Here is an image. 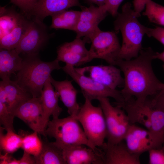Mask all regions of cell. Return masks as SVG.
<instances>
[{
  "mask_svg": "<svg viewBox=\"0 0 164 164\" xmlns=\"http://www.w3.org/2000/svg\"><path fill=\"white\" fill-rule=\"evenodd\" d=\"M145 34L149 37H153L164 46V28L159 26L152 28L146 27Z\"/></svg>",
  "mask_w": 164,
  "mask_h": 164,
  "instance_id": "d6a6232c",
  "label": "cell"
},
{
  "mask_svg": "<svg viewBox=\"0 0 164 164\" xmlns=\"http://www.w3.org/2000/svg\"><path fill=\"white\" fill-rule=\"evenodd\" d=\"M124 140L128 151L131 153L140 155L154 149L153 140L149 131L131 124Z\"/></svg>",
  "mask_w": 164,
  "mask_h": 164,
  "instance_id": "e0dca14e",
  "label": "cell"
},
{
  "mask_svg": "<svg viewBox=\"0 0 164 164\" xmlns=\"http://www.w3.org/2000/svg\"><path fill=\"white\" fill-rule=\"evenodd\" d=\"M22 136L21 148L24 151L30 154L35 157L40 153L43 147V142L38 136L37 132L27 134L22 132Z\"/></svg>",
  "mask_w": 164,
  "mask_h": 164,
  "instance_id": "4316f807",
  "label": "cell"
},
{
  "mask_svg": "<svg viewBox=\"0 0 164 164\" xmlns=\"http://www.w3.org/2000/svg\"><path fill=\"white\" fill-rule=\"evenodd\" d=\"M156 52L150 47L142 49L133 59H119L115 66L124 75L123 88L120 91L124 102L134 99L141 103L158 94L164 84L156 76L152 67Z\"/></svg>",
  "mask_w": 164,
  "mask_h": 164,
  "instance_id": "6da1fadb",
  "label": "cell"
},
{
  "mask_svg": "<svg viewBox=\"0 0 164 164\" xmlns=\"http://www.w3.org/2000/svg\"><path fill=\"white\" fill-rule=\"evenodd\" d=\"M50 80L61 100L67 108L68 113L70 115L76 117L80 107L77 101V91L73 85L72 81L68 80L57 81L51 76Z\"/></svg>",
  "mask_w": 164,
  "mask_h": 164,
  "instance_id": "ffe728a7",
  "label": "cell"
},
{
  "mask_svg": "<svg viewBox=\"0 0 164 164\" xmlns=\"http://www.w3.org/2000/svg\"><path fill=\"white\" fill-rule=\"evenodd\" d=\"M19 160V164H36L35 157L25 151Z\"/></svg>",
  "mask_w": 164,
  "mask_h": 164,
  "instance_id": "8d00e7d4",
  "label": "cell"
},
{
  "mask_svg": "<svg viewBox=\"0 0 164 164\" xmlns=\"http://www.w3.org/2000/svg\"><path fill=\"white\" fill-rule=\"evenodd\" d=\"M116 32L103 31L99 28L90 38L91 44L89 50L91 60L100 59L110 65L115 66L119 59L118 55L121 46Z\"/></svg>",
  "mask_w": 164,
  "mask_h": 164,
  "instance_id": "9c48e42d",
  "label": "cell"
},
{
  "mask_svg": "<svg viewBox=\"0 0 164 164\" xmlns=\"http://www.w3.org/2000/svg\"><path fill=\"white\" fill-rule=\"evenodd\" d=\"M38 0H10V2L17 6L21 12L28 17L31 13Z\"/></svg>",
  "mask_w": 164,
  "mask_h": 164,
  "instance_id": "f546056e",
  "label": "cell"
},
{
  "mask_svg": "<svg viewBox=\"0 0 164 164\" xmlns=\"http://www.w3.org/2000/svg\"><path fill=\"white\" fill-rule=\"evenodd\" d=\"M62 152L66 164H104V153L82 145L63 148Z\"/></svg>",
  "mask_w": 164,
  "mask_h": 164,
  "instance_id": "5bb4252c",
  "label": "cell"
},
{
  "mask_svg": "<svg viewBox=\"0 0 164 164\" xmlns=\"http://www.w3.org/2000/svg\"><path fill=\"white\" fill-rule=\"evenodd\" d=\"M104 150V164H139L140 155L131 153L123 141L117 144L106 143Z\"/></svg>",
  "mask_w": 164,
  "mask_h": 164,
  "instance_id": "44dd1931",
  "label": "cell"
},
{
  "mask_svg": "<svg viewBox=\"0 0 164 164\" xmlns=\"http://www.w3.org/2000/svg\"><path fill=\"white\" fill-rule=\"evenodd\" d=\"M80 11L67 10L52 16L50 29H64L75 31L78 22Z\"/></svg>",
  "mask_w": 164,
  "mask_h": 164,
  "instance_id": "d4e9b609",
  "label": "cell"
},
{
  "mask_svg": "<svg viewBox=\"0 0 164 164\" xmlns=\"http://www.w3.org/2000/svg\"><path fill=\"white\" fill-rule=\"evenodd\" d=\"M80 73L113 89L123 86L124 78L120 69L115 66L97 65L76 68Z\"/></svg>",
  "mask_w": 164,
  "mask_h": 164,
  "instance_id": "8fae6325",
  "label": "cell"
},
{
  "mask_svg": "<svg viewBox=\"0 0 164 164\" xmlns=\"http://www.w3.org/2000/svg\"><path fill=\"white\" fill-rule=\"evenodd\" d=\"M14 115L8 109L6 104L0 102V125L6 131H14L13 126Z\"/></svg>",
  "mask_w": 164,
  "mask_h": 164,
  "instance_id": "f1b7e54d",
  "label": "cell"
},
{
  "mask_svg": "<svg viewBox=\"0 0 164 164\" xmlns=\"http://www.w3.org/2000/svg\"><path fill=\"white\" fill-rule=\"evenodd\" d=\"M152 104L150 118V128L149 131L152 137L154 149L164 145V111Z\"/></svg>",
  "mask_w": 164,
  "mask_h": 164,
  "instance_id": "603a6c76",
  "label": "cell"
},
{
  "mask_svg": "<svg viewBox=\"0 0 164 164\" xmlns=\"http://www.w3.org/2000/svg\"><path fill=\"white\" fill-rule=\"evenodd\" d=\"M10 154H0V164H19V160L9 155Z\"/></svg>",
  "mask_w": 164,
  "mask_h": 164,
  "instance_id": "e575fe53",
  "label": "cell"
},
{
  "mask_svg": "<svg viewBox=\"0 0 164 164\" xmlns=\"http://www.w3.org/2000/svg\"><path fill=\"white\" fill-rule=\"evenodd\" d=\"M149 152V163L164 164V145L157 149H150Z\"/></svg>",
  "mask_w": 164,
  "mask_h": 164,
  "instance_id": "4dcf8cb0",
  "label": "cell"
},
{
  "mask_svg": "<svg viewBox=\"0 0 164 164\" xmlns=\"http://www.w3.org/2000/svg\"><path fill=\"white\" fill-rule=\"evenodd\" d=\"M0 91L5 95V104L8 109L13 114L22 104L32 97L30 94L23 90L16 81H12L10 78L0 81Z\"/></svg>",
  "mask_w": 164,
  "mask_h": 164,
  "instance_id": "ac0fdd59",
  "label": "cell"
},
{
  "mask_svg": "<svg viewBox=\"0 0 164 164\" xmlns=\"http://www.w3.org/2000/svg\"><path fill=\"white\" fill-rule=\"evenodd\" d=\"M61 69L79 86L85 98L92 101L111 97L116 101L117 104L124 102L120 91L111 89L80 73L75 70V67L66 65Z\"/></svg>",
  "mask_w": 164,
  "mask_h": 164,
  "instance_id": "30bf717a",
  "label": "cell"
},
{
  "mask_svg": "<svg viewBox=\"0 0 164 164\" xmlns=\"http://www.w3.org/2000/svg\"><path fill=\"white\" fill-rule=\"evenodd\" d=\"M88 3L92 4H94L97 5L98 6L103 5L106 0H86Z\"/></svg>",
  "mask_w": 164,
  "mask_h": 164,
  "instance_id": "74e56055",
  "label": "cell"
},
{
  "mask_svg": "<svg viewBox=\"0 0 164 164\" xmlns=\"http://www.w3.org/2000/svg\"><path fill=\"white\" fill-rule=\"evenodd\" d=\"M124 0H106L104 4L101 6L106 12L113 17L117 16L118 8Z\"/></svg>",
  "mask_w": 164,
  "mask_h": 164,
  "instance_id": "1f68e13d",
  "label": "cell"
},
{
  "mask_svg": "<svg viewBox=\"0 0 164 164\" xmlns=\"http://www.w3.org/2000/svg\"><path fill=\"white\" fill-rule=\"evenodd\" d=\"M149 0H133L134 10L138 14L140 15L141 12L145 8L146 4Z\"/></svg>",
  "mask_w": 164,
  "mask_h": 164,
  "instance_id": "d590c367",
  "label": "cell"
},
{
  "mask_svg": "<svg viewBox=\"0 0 164 164\" xmlns=\"http://www.w3.org/2000/svg\"><path fill=\"white\" fill-rule=\"evenodd\" d=\"M97 100L106 122L107 143L114 144L123 141L132 124L126 112L119 105L112 106L108 98H100Z\"/></svg>",
  "mask_w": 164,
  "mask_h": 164,
  "instance_id": "52a82bcc",
  "label": "cell"
},
{
  "mask_svg": "<svg viewBox=\"0 0 164 164\" xmlns=\"http://www.w3.org/2000/svg\"><path fill=\"white\" fill-rule=\"evenodd\" d=\"M85 99L76 118L81 124L87 137V146L98 150V147L103 148L106 144L104 141L107 129L104 115L100 106H94L92 101Z\"/></svg>",
  "mask_w": 164,
  "mask_h": 164,
  "instance_id": "277c9868",
  "label": "cell"
},
{
  "mask_svg": "<svg viewBox=\"0 0 164 164\" xmlns=\"http://www.w3.org/2000/svg\"><path fill=\"white\" fill-rule=\"evenodd\" d=\"M45 134L54 138V143L62 149L71 145L88 146L87 137L76 117L53 118L48 122Z\"/></svg>",
  "mask_w": 164,
  "mask_h": 164,
  "instance_id": "8992f818",
  "label": "cell"
},
{
  "mask_svg": "<svg viewBox=\"0 0 164 164\" xmlns=\"http://www.w3.org/2000/svg\"><path fill=\"white\" fill-rule=\"evenodd\" d=\"M56 59L50 62L41 60L38 55L26 56L21 69L17 72L16 81L33 97H39L47 80L55 70L61 69Z\"/></svg>",
  "mask_w": 164,
  "mask_h": 164,
  "instance_id": "3957f363",
  "label": "cell"
},
{
  "mask_svg": "<svg viewBox=\"0 0 164 164\" xmlns=\"http://www.w3.org/2000/svg\"><path fill=\"white\" fill-rule=\"evenodd\" d=\"M140 15L127 2L123 5L121 12L117 16L114 22V29L116 32H121L122 37L119 59L129 60L135 58L142 49V41L146 27L138 20Z\"/></svg>",
  "mask_w": 164,
  "mask_h": 164,
  "instance_id": "7a4b0ae2",
  "label": "cell"
},
{
  "mask_svg": "<svg viewBox=\"0 0 164 164\" xmlns=\"http://www.w3.org/2000/svg\"><path fill=\"white\" fill-rule=\"evenodd\" d=\"M145 8L143 15L146 16L151 22L164 26V6L149 0Z\"/></svg>",
  "mask_w": 164,
  "mask_h": 164,
  "instance_id": "83f0119b",
  "label": "cell"
},
{
  "mask_svg": "<svg viewBox=\"0 0 164 164\" xmlns=\"http://www.w3.org/2000/svg\"><path fill=\"white\" fill-rule=\"evenodd\" d=\"M163 90H164V89H163Z\"/></svg>",
  "mask_w": 164,
  "mask_h": 164,
  "instance_id": "ab89813d",
  "label": "cell"
},
{
  "mask_svg": "<svg viewBox=\"0 0 164 164\" xmlns=\"http://www.w3.org/2000/svg\"><path fill=\"white\" fill-rule=\"evenodd\" d=\"M15 50L0 48V77L2 80L10 78L11 75L21 69L23 59Z\"/></svg>",
  "mask_w": 164,
  "mask_h": 164,
  "instance_id": "7402d4cb",
  "label": "cell"
},
{
  "mask_svg": "<svg viewBox=\"0 0 164 164\" xmlns=\"http://www.w3.org/2000/svg\"><path fill=\"white\" fill-rule=\"evenodd\" d=\"M155 59H158L163 62L162 67L164 71V50L160 53L156 52L155 56Z\"/></svg>",
  "mask_w": 164,
  "mask_h": 164,
  "instance_id": "f35d334b",
  "label": "cell"
},
{
  "mask_svg": "<svg viewBox=\"0 0 164 164\" xmlns=\"http://www.w3.org/2000/svg\"><path fill=\"white\" fill-rule=\"evenodd\" d=\"M50 77L46 81L40 96L43 110L42 128L45 136L50 116H52L53 118H58L63 111L58 104L59 95L54 90Z\"/></svg>",
  "mask_w": 164,
  "mask_h": 164,
  "instance_id": "2e32d148",
  "label": "cell"
},
{
  "mask_svg": "<svg viewBox=\"0 0 164 164\" xmlns=\"http://www.w3.org/2000/svg\"><path fill=\"white\" fill-rule=\"evenodd\" d=\"M151 100L155 107L164 111V90H161L155 96L151 97Z\"/></svg>",
  "mask_w": 164,
  "mask_h": 164,
  "instance_id": "836d02e7",
  "label": "cell"
},
{
  "mask_svg": "<svg viewBox=\"0 0 164 164\" xmlns=\"http://www.w3.org/2000/svg\"><path fill=\"white\" fill-rule=\"evenodd\" d=\"M35 158L36 164H66L62 149L53 142H43L41 152Z\"/></svg>",
  "mask_w": 164,
  "mask_h": 164,
  "instance_id": "cb8c5ba5",
  "label": "cell"
},
{
  "mask_svg": "<svg viewBox=\"0 0 164 164\" xmlns=\"http://www.w3.org/2000/svg\"><path fill=\"white\" fill-rule=\"evenodd\" d=\"M86 43L84 39L76 38L72 42L63 43L57 48L56 59L73 67L90 62L92 60L89 50L85 47Z\"/></svg>",
  "mask_w": 164,
  "mask_h": 164,
  "instance_id": "4fadbf2b",
  "label": "cell"
},
{
  "mask_svg": "<svg viewBox=\"0 0 164 164\" xmlns=\"http://www.w3.org/2000/svg\"><path fill=\"white\" fill-rule=\"evenodd\" d=\"M4 130L3 127L0 126V150L5 153H13L21 148L22 136L21 134H16L14 131H7L4 134Z\"/></svg>",
  "mask_w": 164,
  "mask_h": 164,
  "instance_id": "484cf974",
  "label": "cell"
},
{
  "mask_svg": "<svg viewBox=\"0 0 164 164\" xmlns=\"http://www.w3.org/2000/svg\"><path fill=\"white\" fill-rule=\"evenodd\" d=\"M0 48L14 49L26 31L30 17L13 7H0Z\"/></svg>",
  "mask_w": 164,
  "mask_h": 164,
  "instance_id": "5b68a950",
  "label": "cell"
},
{
  "mask_svg": "<svg viewBox=\"0 0 164 164\" xmlns=\"http://www.w3.org/2000/svg\"><path fill=\"white\" fill-rule=\"evenodd\" d=\"M40 96L32 97L23 102L16 110L14 114L33 131L45 136L42 128L43 110Z\"/></svg>",
  "mask_w": 164,
  "mask_h": 164,
  "instance_id": "9a60e30c",
  "label": "cell"
},
{
  "mask_svg": "<svg viewBox=\"0 0 164 164\" xmlns=\"http://www.w3.org/2000/svg\"><path fill=\"white\" fill-rule=\"evenodd\" d=\"M52 35L43 21L31 16L27 29L15 50L26 56L38 55Z\"/></svg>",
  "mask_w": 164,
  "mask_h": 164,
  "instance_id": "ba28073f",
  "label": "cell"
},
{
  "mask_svg": "<svg viewBox=\"0 0 164 164\" xmlns=\"http://www.w3.org/2000/svg\"><path fill=\"white\" fill-rule=\"evenodd\" d=\"M78 22L75 32L76 38L84 37L87 43H90V38L99 28V23L106 17L108 13L101 6L96 7L91 4L89 7L81 6Z\"/></svg>",
  "mask_w": 164,
  "mask_h": 164,
  "instance_id": "7c38bea8",
  "label": "cell"
},
{
  "mask_svg": "<svg viewBox=\"0 0 164 164\" xmlns=\"http://www.w3.org/2000/svg\"><path fill=\"white\" fill-rule=\"evenodd\" d=\"M80 0H38L30 16L41 21L47 16L52 15L70 7L81 5Z\"/></svg>",
  "mask_w": 164,
  "mask_h": 164,
  "instance_id": "d6986e66",
  "label": "cell"
}]
</instances>
